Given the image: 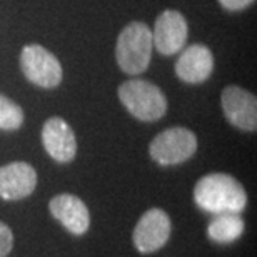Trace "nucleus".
Wrapping results in <instances>:
<instances>
[{
	"mask_svg": "<svg viewBox=\"0 0 257 257\" xmlns=\"http://www.w3.org/2000/svg\"><path fill=\"white\" fill-rule=\"evenodd\" d=\"M197 207L209 214H240L247 205V194L237 179L214 172L199 179L194 187Z\"/></svg>",
	"mask_w": 257,
	"mask_h": 257,
	"instance_id": "obj_1",
	"label": "nucleus"
},
{
	"mask_svg": "<svg viewBox=\"0 0 257 257\" xmlns=\"http://www.w3.org/2000/svg\"><path fill=\"white\" fill-rule=\"evenodd\" d=\"M152 49V30L142 22H131L117 39V64L125 74L139 75L146 72L151 64Z\"/></svg>",
	"mask_w": 257,
	"mask_h": 257,
	"instance_id": "obj_2",
	"label": "nucleus"
},
{
	"mask_svg": "<svg viewBox=\"0 0 257 257\" xmlns=\"http://www.w3.org/2000/svg\"><path fill=\"white\" fill-rule=\"evenodd\" d=\"M119 99L125 109L139 120L154 122L166 115L167 99L152 82L132 79L119 87Z\"/></svg>",
	"mask_w": 257,
	"mask_h": 257,
	"instance_id": "obj_3",
	"label": "nucleus"
},
{
	"mask_svg": "<svg viewBox=\"0 0 257 257\" xmlns=\"http://www.w3.org/2000/svg\"><path fill=\"white\" fill-rule=\"evenodd\" d=\"M197 151V137L186 127H172L154 137L149 152L161 166H177L191 159Z\"/></svg>",
	"mask_w": 257,
	"mask_h": 257,
	"instance_id": "obj_4",
	"label": "nucleus"
},
{
	"mask_svg": "<svg viewBox=\"0 0 257 257\" xmlns=\"http://www.w3.org/2000/svg\"><path fill=\"white\" fill-rule=\"evenodd\" d=\"M20 69L32 84L54 89L62 80V65L52 52L37 44H30L20 54Z\"/></svg>",
	"mask_w": 257,
	"mask_h": 257,
	"instance_id": "obj_5",
	"label": "nucleus"
},
{
	"mask_svg": "<svg viewBox=\"0 0 257 257\" xmlns=\"http://www.w3.org/2000/svg\"><path fill=\"white\" fill-rule=\"evenodd\" d=\"M171 219L162 209H149L134 229L132 240L139 252L151 254L166 245L171 237Z\"/></svg>",
	"mask_w": 257,
	"mask_h": 257,
	"instance_id": "obj_6",
	"label": "nucleus"
},
{
	"mask_svg": "<svg viewBox=\"0 0 257 257\" xmlns=\"http://www.w3.org/2000/svg\"><path fill=\"white\" fill-rule=\"evenodd\" d=\"M224 115L234 127L254 132L257 128V100L249 90L237 85H229L220 95Z\"/></svg>",
	"mask_w": 257,
	"mask_h": 257,
	"instance_id": "obj_7",
	"label": "nucleus"
},
{
	"mask_svg": "<svg viewBox=\"0 0 257 257\" xmlns=\"http://www.w3.org/2000/svg\"><path fill=\"white\" fill-rule=\"evenodd\" d=\"M187 22L177 10H164L156 19L152 30V42L162 55L181 52L187 42Z\"/></svg>",
	"mask_w": 257,
	"mask_h": 257,
	"instance_id": "obj_8",
	"label": "nucleus"
},
{
	"mask_svg": "<svg viewBox=\"0 0 257 257\" xmlns=\"http://www.w3.org/2000/svg\"><path fill=\"white\" fill-rule=\"evenodd\" d=\"M37 187V172L27 162H10L0 167V199L19 200Z\"/></svg>",
	"mask_w": 257,
	"mask_h": 257,
	"instance_id": "obj_9",
	"label": "nucleus"
},
{
	"mask_svg": "<svg viewBox=\"0 0 257 257\" xmlns=\"http://www.w3.org/2000/svg\"><path fill=\"white\" fill-rule=\"evenodd\" d=\"M44 149L54 161L70 162L75 157L77 141L72 127L60 117H50L42 127Z\"/></svg>",
	"mask_w": 257,
	"mask_h": 257,
	"instance_id": "obj_10",
	"label": "nucleus"
},
{
	"mask_svg": "<svg viewBox=\"0 0 257 257\" xmlns=\"http://www.w3.org/2000/svg\"><path fill=\"white\" fill-rule=\"evenodd\" d=\"M49 210L69 232L82 235L90 225V214L84 200L72 194H59L49 202Z\"/></svg>",
	"mask_w": 257,
	"mask_h": 257,
	"instance_id": "obj_11",
	"label": "nucleus"
},
{
	"mask_svg": "<svg viewBox=\"0 0 257 257\" xmlns=\"http://www.w3.org/2000/svg\"><path fill=\"white\" fill-rule=\"evenodd\" d=\"M214 70V55L209 47L194 44L181 54L176 62V74L182 82L200 84L210 77Z\"/></svg>",
	"mask_w": 257,
	"mask_h": 257,
	"instance_id": "obj_12",
	"label": "nucleus"
},
{
	"mask_svg": "<svg viewBox=\"0 0 257 257\" xmlns=\"http://www.w3.org/2000/svg\"><path fill=\"white\" fill-rule=\"evenodd\" d=\"M244 219L239 214H215L207 225V235L217 244H230L244 234Z\"/></svg>",
	"mask_w": 257,
	"mask_h": 257,
	"instance_id": "obj_13",
	"label": "nucleus"
},
{
	"mask_svg": "<svg viewBox=\"0 0 257 257\" xmlns=\"http://www.w3.org/2000/svg\"><path fill=\"white\" fill-rule=\"evenodd\" d=\"M24 124V110L20 105L0 94V128L2 131H17Z\"/></svg>",
	"mask_w": 257,
	"mask_h": 257,
	"instance_id": "obj_14",
	"label": "nucleus"
},
{
	"mask_svg": "<svg viewBox=\"0 0 257 257\" xmlns=\"http://www.w3.org/2000/svg\"><path fill=\"white\" fill-rule=\"evenodd\" d=\"M14 247V234L7 224L0 220V257H7Z\"/></svg>",
	"mask_w": 257,
	"mask_h": 257,
	"instance_id": "obj_15",
	"label": "nucleus"
},
{
	"mask_svg": "<svg viewBox=\"0 0 257 257\" xmlns=\"http://www.w3.org/2000/svg\"><path fill=\"white\" fill-rule=\"evenodd\" d=\"M219 4L222 5L224 9L237 12V10H242L245 7H249L250 4H254V0H219Z\"/></svg>",
	"mask_w": 257,
	"mask_h": 257,
	"instance_id": "obj_16",
	"label": "nucleus"
}]
</instances>
